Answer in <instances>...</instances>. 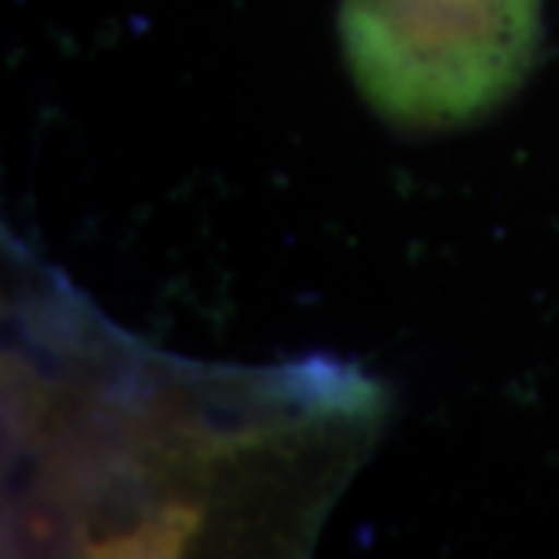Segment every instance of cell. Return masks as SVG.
<instances>
[{
  "label": "cell",
  "instance_id": "1",
  "mask_svg": "<svg viewBox=\"0 0 559 559\" xmlns=\"http://www.w3.org/2000/svg\"><path fill=\"white\" fill-rule=\"evenodd\" d=\"M360 97L407 131H444L516 94L540 40V0H340Z\"/></svg>",
  "mask_w": 559,
  "mask_h": 559
}]
</instances>
